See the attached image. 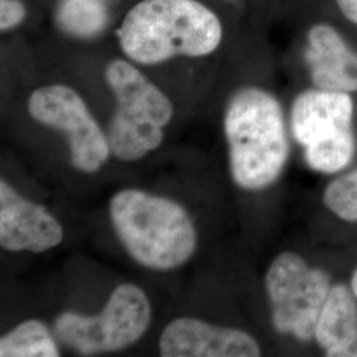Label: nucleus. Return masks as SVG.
I'll use <instances>...</instances> for the list:
<instances>
[{"mask_svg":"<svg viewBox=\"0 0 357 357\" xmlns=\"http://www.w3.org/2000/svg\"><path fill=\"white\" fill-rule=\"evenodd\" d=\"M118 38L131 61L156 65L211 54L221 44L222 26L197 0H142L125 16Z\"/></svg>","mask_w":357,"mask_h":357,"instance_id":"f257e3e1","label":"nucleus"},{"mask_svg":"<svg viewBox=\"0 0 357 357\" xmlns=\"http://www.w3.org/2000/svg\"><path fill=\"white\" fill-rule=\"evenodd\" d=\"M234 183L248 191L268 188L289 159L281 103L266 90L246 86L230 96L224 115Z\"/></svg>","mask_w":357,"mask_h":357,"instance_id":"f03ea898","label":"nucleus"},{"mask_svg":"<svg viewBox=\"0 0 357 357\" xmlns=\"http://www.w3.org/2000/svg\"><path fill=\"white\" fill-rule=\"evenodd\" d=\"M109 208L118 238L142 266L174 270L196 252L197 233L191 216L176 202L141 190H123L112 197Z\"/></svg>","mask_w":357,"mask_h":357,"instance_id":"7ed1b4c3","label":"nucleus"},{"mask_svg":"<svg viewBox=\"0 0 357 357\" xmlns=\"http://www.w3.org/2000/svg\"><path fill=\"white\" fill-rule=\"evenodd\" d=\"M105 78L116 101L106 132L110 151L123 162L139 160L162 144L174 106L137 66L125 60L109 63Z\"/></svg>","mask_w":357,"mask_h":357,"instance_id":"20e7f679","label":"nucleus"},{"mask_svg":"<svg viewBox=\"0 0 357 357\" xmlns=\"http://www.w3.org/2000/svg\"><path fill=\"white\" fill-rule=\"evenodd\" d=\"M352 122L354 101L349 93L318 88L296 96L291 128L311 169L335 174L351 163L356 150Z\"/></svg>","mask_w":357,"mask_h":357,"instance_id":"39448f33","label":"nucleus"},{"mask_svg":"<svg viewBox=\"0 0 357 357\" xmlns=\"http://www.w3.org/2000/svg\"><path fill=\"white\" fill-rule=\"evenodd\" d=\"M146 293L132 283L119 284L97 315L63 312L54 333L63 344L84 356L115 352L137 343L151 323Z\"/></svg>","mask_w":357,"mask_h":357,"instance_id":"423d86ee","label":"nucleus"},{"mask_svg":"<svg viewBox=\"0 0 357 357\" xmlns=\"http://www.w3.org/2000/svg\"><path fill=\"white\" fill-rule=\"evenodd\" d=\"M265 282L274 328L310 342L331 291L328 274L311 268L301 255L284 252L271 262Z\"/></svg>","mask_w":357,"mask_h":357,"instance_id":"0eeeda50","label":"nucleus"},{"mask_svg":"<svg viewBox=\"0 0 357 357\" xmlns=\"http://www.w3.org/2000/svg\"><path fill=\"white\" fill-rule=\"evenodd\" d=\"M28 112L38 123L65 134L70 163L78 171L94 174L109 159L107 135L76 90L65 85L38 88L28 100Z\"/></svg>","mask_w":357,"mask_h":357,"instance_id":"6e6552de","label":"nucleus"},{"mask_svg":"<svg viewBox=\"0 0 357 357\" xmlns=\"http://www.w3.org/2000/svg\"><path fill=\"white\" fill-rule=\"evenodd\" d=\"M64 230L44 205L0 181V245L8 252L44 253L60 245Z\"/></svg>","mask_w":357,"mask_h":357,"instance_id":"1a4fd4ad","label":"nucleus"},{"mask_svg":"<svg viewBox=\"0 0 357 357\" xmlns=\"http://www.w3.org/2000/svg\"><path fill=\"white\" fill-rule=\"evenodd\" d=\"M165 357H257L261 348L255 337L237 328L213 326L196 318L172 320L160 335Z\"/></svg>","mask_w":357,"mask_h":357,"instance_id":"9d476101","label":"nucleus"},{"mask_svg":"<svg viewBox=\"0 0 357 357\" xmlns=\"http://www.w3.org/2000/svg\"><path fill=\"white\" fill-rule=\"evenodd\" d=\"M305 60L317 88L356 91L357 53L333 26L315 24L308 31Z\"/></svg>","mask_w":357,"mask_h":357,"instance_id":"9b49d317","label":"nucleus"},{"mask_svg":"<svg viewBox=\"0 0 357 357\" xmlns=\"http://www.w3.org/2000/svg\"><path fill=\"white\" fill-rule=\"evenodd\" d=\"M314 337L327 356L357 357V305L344 284L331 287Z\"/></svg>","mask_w":357,"mask_h":357,"instance_id":"f8f14e48","label":"nucleus"},{"mask_svg":"<svg viewBox=\"0 0 357 357\" xmlns=\"http://www.w3.org/2000/svg\"><path fill=\"white\" fill-rule=\"evenodd\" d=\"M1 357H57L60 351L50 328L38 319L26 320L0 339Z\"/></svg>","mask_w":357,"mask_h":357,"instance_id":"ddd939ff","label":"nucleus"},{"mask_svg":"<svg viewBox=\"0 0 357 357\" xmlns=\"http://www.w3.org/2000/svg\"><path fill=\"white\" fill-rule=\"evenodd\" d=\"M324 204L344 221H357V168L333 180L324 192Z\"/></svg>","mask_w":357,"mask_h":357,"instance_id":"4468645a","label":"nucleus"},{"mask_svg":"<svg viewBox=\"0 0 357 357\" xmlns=\"http://www.w3.org/2000/svg\"><path fill=\"white\" fill-rule=\"evenodd\" d=\"M26 17V4L22 0H0V29L8 32L20 26Z\"/></svg>","mask_w":357,"mask_h":357,"instance_id":"2eb2a0df","label":"nucleus"},{"mask_svg":"<svg viewBox=\"0 0 357 357\" xmlns=\"http://www.w3.org/2000/svg\"><path fill=\"white\" fill-rule=\"evenodd\" d=\"M336 3L345 17L357 24V0H336Z\"/></svg>","mask_w":357,"mask_h":357,"instance_id":"dca6fc26","label":"nucleus"},{"mask_svg":"<svg viewBox=\"0 0 357 357\" xmlns=\"http://www.w3.org/2000/svg\"><path fill=\"white\" fill-rule=\"evenodd\" d=\"M351 287H352V293L355 294L357 298V268L354 271L352 281H351Z\"/></svg>","mask_w":357,"mask_h":357,"instance_id":"f3484780","label":"nucleus"},{"mask_svg":"<svg viewBox=\"0 0 357 357\" xmlns=\"http://www.w3.org/2000/svg\"><path fill=\"white\" fill-rule=\"evenodd\" d=\"M227 1H231V0H227Z\"/></svg>","mask_w":357,"mask_h":357,"instance_id":"a211bd4d","label":"nucleus"}]
</instances>
